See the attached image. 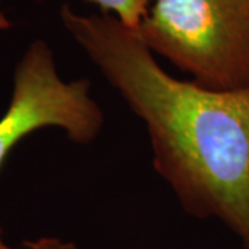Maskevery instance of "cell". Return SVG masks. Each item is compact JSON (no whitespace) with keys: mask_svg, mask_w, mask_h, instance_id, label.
Here are the masks:
<instances>
[{"mask_svg":"<svg viewBox=\"0 0 249 249\" xmlns=\"http://www.w3.org/2000/svg\"><path fill=\"white\" fill-rule=\"evenodd\" d=\"M62 25L147 126L154 168L196 217L222 220L249 249V86L212 90L172 76L136 29L111 14Z\"/></svg>","mask_w":249,"mask_h":249,"instance_id":"6da1fadb","label":"cell"},{"mask_svg":"<svg viewBox=\"0 0 249 249\" xmlns=\"http://www.w3.org/2000/svg\"><path fill=\"white\" fill-rule=\"evenodd\" d=\"M136 31L202 88L249 86V0H152Z\"/></svg>","mask_w":249,"mask_h":249,"instance_id":"7a4b0ae2","label":"cell"},{"mask_svg":"<svg viewBox=\"0 0 249 249\" xmlns=\"http://www.w3.org/2000/svg\"><path fill=\"white\" fill-rule=\"evenodd\" d=\"M104 124L86 79L65 82L45 40H35L18 62L9 108L0 118V168L10 151L32 132L60 127L72 142L88 144ZM0 249H11L1 241Z\"/></svg>","mask_w":249,"mask_h":249,"instance_id":"3957f363","label":"cell"},{"mask_svg":"<svg viewBox=\"0 0 249 249\" xmlns=\"http://www.w3.org/2000/svg\"><path fill=\"white\" fill-rule=\"evenodd\" d=\"M100 7V13L116 17L126 27L137 29L152 0H86Z\"/></svg>","mask_w":249,"mask_h":249,"instance_id":"277c9868","label":"cell"},{"mask_svg":"<svg viewBox=\"0 0 249 249\" xmlns=\"http://www.w3.org/2000/svg\"><path fill=\"white\" fill-rule=\"evenodd\" d=\"M27 249H78V247L72 242L61 241L58 238H50V237H43L36 241H29L25 242Z\"/></svg>","mask_w":249,"mask_h":249,"instance_id":"5b68a950","label":"cell"}]
</instances>
